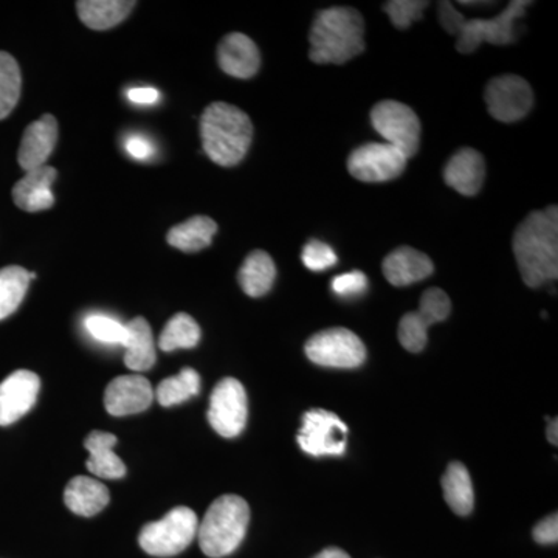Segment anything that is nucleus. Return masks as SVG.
Returning <instances> with one entry per match:
<instances>
[{
	"mask_svg": "<svg viewBox=\"0 0 558 558\" xmlns=\"http://www.w3.org/2000/svg\"><path fill=\"white\" fill-rule=\"evenodd\" d=\"M513 255L529 288L558 277V208L549 205L526 216L513 233Z\"/></svg>",
	"mask_w": 558,
	"mask_h": 558,
	"instance_id": "nucleus-1",
	"label": "nucleus"
},
{
	"mask_svg": "<svg viewBox=\"0 0 558 558\" xmlns=\"http://www.w3.org/2000/svg\"><path fill=\"white\" fill-rule=\"evenodd\" d=\"M310 40L315 64H344L365 51V21L351 7H330L318 11Z\"/></svg>",
	"mask_w": 558,
	"mask_h": 558,
	"instance_id": "nucleus-2",
	"label": "nucleus"
},
{
	"mask_svg": "<svg viewBox=\"0 0 558 558\" xmlns=\"http://www.w3.org/2000/svg\"><path fill=\"white\" fill-rule=\"evenodd\" d=\"M201 138L209 159L219 167H234L244 160L252 145V120L236 106L213 102L202 113Z\"/></svg>",
	"mask_w": 558,
	"mask_h": 558,
	"instance_id": "nucleus-3",
	"label": "nucleus"
},
{
	"mask_svg": "<svg viewBox=\"0 0 558 558\" xmlns=\"http://www.w3.org/2000/svg\"><path fill=\"white\" fill-rule=\"evenodd\" d=\"M248 521L250 509L244 498L223 495L216 499L197 529L202 553L211 558L230 556L240 548Z\"/></svg>",
	"mask_w": 558,
	"mask_h": 558,
	"instance_id": "nucleus-4",
	"label": "nucleus"
},
{
	"mask_svg": "<svg viewBox=\"0 0 558 558\" xmlns=\"http://www.w3.org/2000/svg\"><path fill=\"white\" fill-rule=\"evenodd\" d=\"M199 529L196 512L190 508H175L163 519L146 524L140 532L138 543L154 557H172L183 553Z\"/></svg>",
	"mask_w": 558,
	"mask_h": 558,
	"instance_id": "nucleus-5",
	"label": "nucleus"
},
{
	"mask_svg": "<svg viewBox=\"0 0 558 558\" xmlns=\"http://www.w3.org/2000/svg\"><path fill=\"white\" fill-rule=\"evenodd\" d=\"M526 0H513L508 9L494 20H472L462 17L454 36H458L457 49L459 53H472L483 46V43L494 46H509L515 40V21L526 13Z\"/></svg>",
	"mask_w": 558,
	"mask_h": 558,
	"instance_id": "nucleus-6",
	"label": "nucleus"
},
{
	"mask_svg": "<svg viewBox=\"0 0 558 558\" xmlns=\"http://www.w3.org/2000/svg\"><path fill=\"white\" fill-rule=\"evenodd\" d=\"M371 123L388 145L399 149L407 159L416 156L421 142V121L410 106L399 101H380L371 110Z\"/></svg>",
	"mask_w": 558,
	"mask_h": 558,
	"instance_id": "nucleus-7",
	"label": "nucleus"
},
{
	"mask_svg": "<svg viewBox=\"0 0 558 558\" xmlns=\"http://www.w3.org/2000/svg\"><path fill=\"white\" fill-rule=\"evenodd\" d=\"M304 349L311 362L326 368H359L366 360L365 344L347 328L322 330L307 340Z\"/></svg>",
	"mask_w": 558,
	"mask_h": 558,
	"instance_id": "nucleus-8",
	"label": "nucleus"
},
{
	"mask_svg": "<svg viewBox=\"0 0 558 558\" xmlns=\"http://www.w3.org/2000/svg\"><path fill=\"white\" fill-rule=\"evenodd\" d=\"M247 392L240 380L227 377L216 385L209 398L208 422L222 438H236L247 422Z\"/></svg>",
	"mask_w": 558,
	"mask_h": 558,
	"instance_id": "nucleus-9",
	"label": "nucleus"
},
{
	"mask_svg": "<svg viewBox=\"0 0 558 558\" xmlns=\"http://www.w3.org/2000/svg\"><path fill=\"white\" fill-rule=\"evenodd\" d=\"M348 427L328 410H311L303 416L299 444L311 457H340L347 450Z\"/></svg>",
	"mask_w": 558,
	"mask_h": 558,
	"instance_id": "nucleus-10",
	"label": "nucleus"
},
{
	"mask_svg": "<svg viewBox=\"0 0 558 558\" xmlns=\"http://www.w3.org/2000/svg\"><path fill=\"white\" fill-rule=\"evenodd\" d=\"M407 157L388 143H366L352 150L348 171L365 183H384L398 179L407 168Z\"/></svg>",
	"mask_w": 558,
	"mask_h": 558,
	"instance_id": "nucleus-11",
	"label": "nucleus"
},
{
	"mask_svg": "<svg viewBox=\"0 0 558 558\" xmlns=\"http://www.w3.org/2000/svg\"><path fill=\"white\" fill-rule=\"evenodd\" d=\"M451 301L444 290L428 289L417 312L403 315L399 323V341L407 351L421 352L427 347L428 328L449 318Z\"/></svg>",
	"mask_w": 558,
	"mask_h": 558,
	"instance_id": "nucleus-12",
	"label": "nucleus"
},
{
	"mask_svg": "<svg viewBox=\"0 0 558 558\" xmlns=\"http://www.w3.org/2000/svg\"><path fill=\"white\" fill-rule=\"evenodd\" d=\"M484 98L488 113L502 123L524 119L534 106L532 87L526 80L517 75H502L488 81Z\"/></svg>",
	"mask_w": 558,
	"mask_h": 558,
	"instance_id": "nucleus-13",
	"label": "nucleus"
},
{
	"mask_svg": "<svg viewBox=\"0 0 558 558\" xmlns=\"http://www.w3.org/2000/svg\"><path fill=\"white\" fill-rule=\"evenodd\" d=\"M40 389L39 377L27 369L11 374L0 384V427L14 424L35 407Z\"/></svg>",
	"mask_w": 558,
	"mask_h": 558,
	"instance_id": "nucleus-14",
	"label": "nucleus"
},
{
	"mask_svg": "<svg viewBox=\"0 0 558 558\" xmlns=\"http://www.w3.org/2000/svg\"><path fill=\"white\" fill-rule=\"evenodd\" d=\"M154 398L149 380L134 374L110 381L106 388L105 405L112 416H130L148 410Z\"/></svg>",
	"mask_w": 558,
	"mask_h": 558,
	"instance_id": "nucleus-15",
	"label": "nucleus"
},
{
	"mask_svg": "<svg viewBox=\"0 0 558 558\" xmlns=\"http://www.w3.org/2000/svg\"><path fill=\"white\" fill-rule=\"evenodd\" d=\"M218 62L227 75L238 80H250L258 73L260 54L258 47L242 33H230L220 40Z\"/></svg>",
	"mask_w": 558,
	"mask_h": 558,
	"instance_id": "nucleus-16",
	"label": "nucleus"
},
{
	"mask_svg": "<svg viewBox=\"0 0 558 558\" xmlns=\"http://www.w3.org/2000/svg\"><path fill=\"white\" fill-rule=\"evenodd\" d=\"M58 142V121L53 116L40 117L33 121L22 137L17 160L25 172L44 167Z\"/></svg>",
	"mask_w": 558,
	"mask_h": 558,
	"instance_id": "nucleus-17",
	"label": "nucleus"
},
{
	"mask_svg": "<svg viewBox=\"0 0 558 558\" xmlns=\"http://www.w3.org/2000/svg\"><path fill=\"white\" fill-rule=\"evenodd\" d=\"M486 179V161L478 150L462 148L454 153L444 168L447 185L462 196L473 197L483 189Z\"/></svg>",
	"mask_w": 558,
	"mask_h": 558,
	"instance_id": "nucleus-18",
	"label": "nucleus"
},
{
	"mask_svg": "<svg viewBox=\"0 0 558 558\" xmlns=\"http://www.w3.org/2000/svg\"><path fill=\"white\" fill-rule=\"evenodd\" d=\"M57 170L47 165L25 172L24 178L13 186L14 204L28 213L44 211L53 207L54 196L51 185L57 180Z\"/></svg>",
	"mask_w": 558,
	"mask_h": 558,
	"instance_id": "nucleus-19",
	"label": "nucleus"
},
{
	"mask_svg": "<svg viewBox=\"0 0 558 558\" xmlns=\"http://www.w3.org/2000/svg\"><path fill=\"white\" fill-rule=\"evenodd\" d=\"M381 269L389 284L405 288L427 279L435 271V266L425 253L416 248L399 247L389 253Z\"/></svg>",
	"mask_w": 558,
	"mask_h": 558,
	"instance_id": "nucleus-20",
	"label": "nucleus"
},
{
	"mask_svg": "<svg viewBox=\"0 0 558 558\" xmlns=\"http://www.w3.org/2000/svg\"><path fill=\"white\" fill-rule=\"evenodd\" d=\"M119 439L112 433L92 432L84 440V447L89 451L86 468L98 478L119 480L126 475V465L116 453L113 447Z\"/></svg>",
	"mask_w": 558,
	"mask_h": 558,
	"instance_id": "nucleus-21",
	"label": "nucleus"
},
{
	"mask_svg": "<svg viewBox=\"0 0 558 558\" xmlns=\"http://www.w3.org/2000/svg\"><path fill=\"white\" fill-rule=\"evenodd\" d=\"M105 484L89 476H75L64 490L65 506L81 517H94L109 505Z\"/></svg>",
	"mask_w": 558,
	"mask_h": 558,
	"instance_id": "nucleus-22",
	"label": "nucleus"
},
{
	"mask_svg": "<svg viewBox=\"0 0 558 558\" xmlns=\"http://www.w3.org/2000/svg\"><path fill=\"white\" fill-rule=\"evenodd\" d=\"M126 348L124 363L128 368L142 373L153 368L156 363V343L149 323L143 317L131 319L126 325Z\"/></svg>",
	"mask_w": 558,
	"mask_h": 558,
	"instance_id": "nucleus-23",
	"label": "nucleus"
},
{
	"mask_svg": "<svg viewBox=\"0 0 558 558\" xmlns=\"http://www.w3.org/2000/svg\"><path fill=\"white\" fill-rule=\"evenodd\" d=\"M135 2L126 0H81L76 3L80 20L92 31H109L126 20Z\"/></svg>",
	"mask_w": 558,
	"mask_h": 558,
	"instance_id": "nucleus-24",
	"label": "nucleus"
},
{
	"mask_svg": "<svg viewBox=\"0 0 558 558\" xmlns=\"http://www.w3.org/2000/svg\"><path fill=\"white\" fill-rule=\"evenodd\" d=\"M238 279H240L242 290L248 296L259 299L270 292L271 286L277 279V266L269 253L255 250L242 264Z\"/></svg>",
	"mask_w": 558,
	"mask_h": 558,
	"instance_id": "nucleus-25",
	"label": "nucleus"
},
{
	"mask_svg": "<svg viewBox=\"0 0 558 558\" xmlns=\"http://www.w3.org/2000/svg\"><path fill=\"white\" fill-rule=\"evenodd\" d=\"M218 233V223L208 216H194L168 233V244L185 253L201 252L209 247Z\"/></svg>",
	"mask_w": 558,
	"mask_h": 558,
	"instance_id": "nucleus-26",
	"label": "nucleus"
},
{
	"mask_svg": "<svg viewBox=\"0 0 558 558\" xmlns=\"http://www.w3.org/2000/svg\"><path fill=\"white\" fill-rule=\"evenodd\" d=\"M444 498L458 515H469L475 506V492L469 470L461 462H451L442 476Z\"/></svg>",
	"mask_w": 558,
	"mask_h": 558,
	"instance_id": "nucleus-27",
	"label": "nucleus"
},
{
	"mask_svg": "<svg viewBox=\"0 0 558 558\" xmlns=\"http://www.w3.org/2000/svg\"><path fill=\"white\" fill-rule=\"evenodd\" d=\"M31 274L20 266L0 269V319L17 311L31 284Z\"/></svg>",
	"mask_w": 558,
	"mask_h": 558,
	"instance_id": "nucleus-28",
	"label": "nucleus"
},
{
	"mask_svg": "<svg viewBox=\"0 0 558 558\" xmlns=\"http://www.w3.org/2000/svg\"><path fill=\"white\" fill-rule=\"evenodd\" d=\"M201 376L193 368H183L178 376L161 380L154 392L161 407L179 405L199 395Z\"/></svg>",
	"mask_w": 558,
	"mask_h": 558,
	"instance_id": "nucleus-29",
	"label": "nucleus"
},
{
	"mask_svg": "<svg viewBox=\"0 0 558 558\" xmlns=\"http://www.w3.org/2000/svg\"><path fill=\"white\" fill-rule=\"evenodd\" d=\"M199 340V325L189 314H178L161 330L159 348L165 352H172L175 349H191L197 347Z\"/></svg>",
	"mask_w": 558,
	"mask_h": 558,
	"instance_id": "nucleus-30",
	"label": "nucleus"
},
{
	"mask_svg": "<svg viewBox=\"0 0 558 558\" xmlns=\"http://www.w3.org/2000/svg\"><path fill=\"white\" fill-rule=\"evenodd\" d=\"M20 64L5 51H0V120L7 119L21 97Z\"/></svg>",
	"mask_w": 558,
	"mask_h": 558,
	"instance_id": "nucleus-31",
	"label": "nucleus"
},
{
	"mask_svg": "<svg viewBox=\"0 0 558 558\" xmlns=\"http://www.w3.org/2000/svg\"><path fill=\"white\" fill-rule=\"evenodd\" d=\"M84 325H86L87 332L101 343L123 347L126 341V325L120 323L119 319L108 317V315H89Z\"/></svg>",
	"mask_w": 558,
	"mask_h": 558,
	"instance_id": "nucleus-32",
	"label": "nucleus"
},
{
	"mask_svg": "<svg viewBox=\"0 0 558 558\" xmlns=\"http://www.w3.org/2000/svg\"><path fill=\"white\" fill-rule=\"evenodd\" d=\"M428 2L425 0H391L384 5L385 13L399 31H407L413 22L421 21Z\"/></svg>",
	"mask_w": 558,
	"mask_h": 558,
	"instance_id": "nucleus-33",
	"label": "nucleus"
},
{
	"mask_svg": "<svg viewBox=\"0 0 558 558\" xmlns=\"http://www.w3.org/2000/svg\"><path fill=\"white\" fill-rule=\"evenodd\" d=\"M304 266L312 271H325L339 263L337 253L326 242L312 240L304 245L301 253Z\"/></svg>",
	"mask_w": 558,
	"mask_h": 558,
	"instance_id": "nucleus-34",
	"label": "nucleus"
},
{
	"mask_svg": "<svg viewBox=\"0 0 558 558\" xmlns=\"http://www.w3.org/2000/svg\"><path fill=\"white\" fill-rule=\"evenodd\" d=\"M330 289L341 299H355V296L363 295L368 289V277L360 270L348 271V274L333 278Z\"/></svg>",
	"mask_w": 558,
	"mask_h": 558,
	"instance_id": "nucleus-35",
	"label": "nucleus"
},
{
	"mask_svg": "<svg viewBox=\"0 0 558 558\" xmlns=\"http://www.w3.org/2000/svg\"><path fill=\"white\" fill-rule=\"evenodd\" d=\"M534 539L539 545H557L558 542V519L557 513H553L548 519L539 521L534 527Z\"/></svg>",
	"mask_w": 558,
	"mask_h": 558,
	"instance_id": "nucleus-36",
	"label": "nucleus"
},
{
	"mask_svg": "<svg viewBox=\"0 0 558 558\" xmlns=\"http://www.w3.org/2000/svg\"><path fill=\"white\" fill-rule=\"evenodd\" d=\"M124 148H126L132 159L137 160H148L154 154V146L150 145L149 140L142 137V135H131V137H128Z\"/></svg>",
	"mask_w": 558,
	"mask_h": 558,
	"instance_id": "nucleus-37",
	"label": "nucleus"
},
{
	"mask_svg": "<svg viewBox=\"0 0 558 558\" xmlns=\"http://www.w3.org/2000/svg\"><path fill=\"white\" fill-rule=\"evenodd\" d=\"M128 98L134 105H156L159 101V92L153 87H135L128 90Z\"/></svg>",
	"mask_w": 558,
	"mask_h": 558,
	"instance_id": "nucleus-38",
	"label": "nucleus"
},
{
	"mask_svg": "<svg viewBox=\"0 0 558 558\" xmlns=\"http://www.w3.org/2000/svg\"><path fill=\"white\" fill-rule=\"evenodd\" d=\"M314 558H351L348 556L344 550H341L339 548H328L325 550H322V553L317 554Z\"/></svg>",
	"mask_w": 558,
	"mask_h": 558,
	"instance_id": "nucleus-39",
	"label": "nucleus"
},
{
	"mask_svg": "<svg viewBox=\"0 0 558 558\" xmlns=\"http://www.w3.org/2000/svg\"><path fill=\"white\" fill-rule=\"evenodd\" d=\"M548 439L549 442L553 444V446H557L558 440V421L557 418H553V421H549L548 425Z\"/></svg>",
	"mask_w": 558,
	"mask_h": 558,
	"instance_id": "nucleus-40",
	"label": "nucleus"
}]
</instances>
